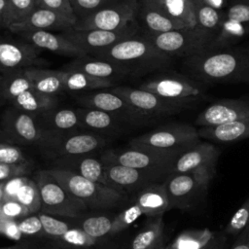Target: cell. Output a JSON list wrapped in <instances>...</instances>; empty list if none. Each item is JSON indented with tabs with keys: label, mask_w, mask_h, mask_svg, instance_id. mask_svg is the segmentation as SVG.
<instances>
[{
	"label": "cell",
	"mask_w": 249,
	"mask_h": 249,
	"mask_svg": "<svg viewBox=\"0 0 249 249\" xmlns=\"http://www.w3.org/2000/svg\"><path fill=\"white\" fill-rule=\"evenodd\" d=\"M183 152L164 151L148 147L129 146L125 149L107 150L100 156V160L103 164L116 163L152 171L168 177L171 174L174 161Z\"/></svg>",
	"instance_id": "5b68a950"
},
{
	"label": "cell",
	"mask_w": 249,
	"mask_h": 249,
	"mask_svg": "<svg viewBox=\"0 0 249 249\" xmlns=\"http://www.w3.org/2000/svg\"><path fill=\"white\" fill-rule=\"evenodd\" d=\"M110 90L124 99L146 123L179 114L184 110L181 107L160 98L157 94L140 88L114 87Z\"/></svg>",
	"instance_id": "4fadbf2b"
},
{
	"label": "cell",
	"mask_w": 249,
	"mask_h": 249,
	"mask_svg": "<svg viewBox=\"0 0 249 249\" xmlns=\"http://www.w3.org/2000/svg\"><path fill=\"white\" fill-rule=\"evenodd\" d=\"M137 16L143 23L146 33H163L186 28L184 24L173 20L143 0H140Z\"/></svg>",
	"instance_id": "f546056e"
},
{
	"label": "cell",
	"mask_w": 249,
	"mask_h": 249,
	"mask_svg": "<svg viewBox=\"0 0 249 249\" xmlns=\"http://www.w3.org/2000/svg\"><path fill=\"white\" fill-rule=\"evenodd\" d=\"M182 70L205 85L249 84V45L203 52L183 59Z\"/></svg>",
	"instance_id": "6da1fadb"
},
{
	"label": "cell",
	"mask_w": 249,
	"mask_h": 249,
	"mask_svg": "<svg viewBox=\"0 0 249 249\" xmlns=\"http://www.w3.org/2000/svg\"><path fill=\"white\" fill-rule=\"evenodd\" d=\"M139 4V0H120L84 18L77 19L72 28L107 31L126 28L135 23Z\"/></svg>",
	"instance_id": "9c48e42d"
},
{
	"label": "cell",
	"mask_w": 249,
	"mask_h": 249,
	"mask_svg": "<svg viewBox=\"0 0 249 249\" xmlns=\"http://www.w3.org/2000/svg\"><path fill=\"white\" fill-rule=\"evenodd\" d=\"M142 36L171 57L186 58L205 52L207 47L206 39L196 26L163 33L144 32Z\"/></svg>",
	"instance_id": "30bf717a"
},
{
	"label": "cell",
	"mask_w": 249,
	"mask_h": 249,
	"mask_svg": "<svg viewBox=\"0 0 249 249\" xmlns=\"http://www.w3.org/2000/svg\"><path fill=\"white\" fill-rule=\"evenodd\" d=\"M249 35V26L223 18L221 27L205 52L220 51L232 47Z\"/></svg>",
	"instance_id": "e575fe53"
},
{
	"label": "cell",
	"mask_w": 249,
	"mask_h": 249,
	"mask_svg": "<svg viewBox=\"0 0 249 249\" xmlns=\"http://www.w3.org/2000/svg\"><path fill=\"white\" fill-rule=\"evenodd\" d=\"M12 103L15 108L35 116L43 115L54 109L56 100L54 96L45 95L34 89H29L18 96Z\"/></svg>",
	"instance_id": "d590c367"
},
{
	"label": "cell",
	"mask_w": 249,
	"mask_h": 249,
	"mask_svg": "<svg viewBox=\"0 0 249 249\" xmlns=\"http://www.w3.org/2000/svg\"><path fill=\"white\" fill-rule=\"evenodd\" d=\"M146 217L163 215L168 211V199L163 183H152L129 196Z\"/></svg>",
	"instance_id": "cb8c5ba5"
},
{
	"label": "cell",
	"mask_w": 249,
	"mask_h": 249,
	"mask_svg": "<svg viewBox=\"0 0 249 249\" xmlns=\"http://www.w3.org/2000/svg\"><path fill=\"white\" fill-rule=\"evenodd\" d=\"M163 215L147 217L146 222L124 243V249H159L164 246Z\"/></svg>",
	"instance_id": "4316f807"
},
{
	"label": "cell",
	"mask_w": 249,
	"mask_h": 249,
	"mask_svg": "<svg viewBox=\"0 0 249 249\" xmlns=\"http://www.w3.org/2000/svg\"><path fill=\"white\" fill-rule=\"evenodd\" d=\"M38 49L30 44H20L0 39V69L18 70L32 67L38 60Z\"/></svg>",
	"instance_id": "603a6c76"
},
{
	"label": "cell",
	"mask_w": 249,
	"mask_h": 249,
	"mask_svg": "<svg viewBox=\"0 0 249 249\" xmlns=\"http://www.w3.org/2000/svg\"><path fill=\"white\" fill-rule=\"evenodd\" d=\"M38 7L36 0H8V14L5 27L18 22Z\"/></svg>",
	"instance_id": "7bdbcfd3"
},
{
	"label": "cell",
	"mask_w": 249,
	"mask_h": 249,
	"mask_svg": "<svg viewBox=\"0 0 249 249\" xmlns=\"http://www.w3.org/2000/svg\"><path fill=\"white\" fill-rule=\"evenodd\" d=\"M215 174L193 172L171 174L163 182L168 199V211H189L202 202Z\"/></svg>",
	"instance_id": "8992f818"
},
{
	"label": "cell",
	"mask_w": 249,
	"mask_h": 249,
	"mask_svg": "<svg viewBox=\"0 0 249 249\" xmlns=\"http://www.w3.org/2000/svg\"><path fill=\"white\" fill-rule=\"evenodd\" d=\"M91 55L124 65L134 74L167 68L173 59V57L155 48L142 35L122 40Z\"/></svg>",
	"instance_id": "7a4b0ae2"
},
{
	"label": "cell",
	"mask_w": 249,
	"mask_h": 249,
	"mask_svg": "<svg viewBox=\"0 0 249 249\" xmlns=\"http://www.w3.org/2000/svg\"><path fill=\"white\" fill-rule=\"evenodd\" d=\"M0 234H3L17 242L21 241L23 239L22 234L18 228V221L15 220L0 219Z\"/></svg>",
	"instance_id": "f5cc1de1"
},
{
	"label": "cell",
	"mask_w": 249,
	"mask_h": 249,
	"mask_svg": "<svg viewBox=\"0 0 249 249\" xmlns=\"http://www.w3.org/2000/svg\"><path fill=\"white\" fill-rule=\"evenodd\" d=\"M200 138L217 143H232L249 138V117L217 126L197 128Z\"/></svg>",
	"instance_id": "83f0119b"
},
{
	"label": "cell",
	"mask_w": 249,
	"mask_h": 249,
	"mask_svg": "<svg viewBox=\"0 0 249 249\" xmlns=\"http://www.w3.org/2000/svg\"><path fill=\"white\" fill-rule=\"evenodd\" d=\"M18 35L38 50H47L56 54L73 56L75 58L87 55L84 51L66 39L61 33L55 34L52 31L40 30L23 32Z\"/></svg>",
	"instance_id": "44dd1931"
},
{
	"label": "cell",
	"mask_w": 249,
	"mask_h": 249,
	"mask_svg": "<svg viewBox=\"0 0 249 249\" xmlns=\"http://www.w3.org/2000/svg\"><path fill=\"white\" fill-rule=\"evenodd\" d=\"M117 237L94 238L79 228H72L56 242L72 249H119L120 242L116 241Z\"/></svg>",
	"instance_id": "1f68e13d"
},
{
	"label": "cell",
	"mask_w": 249,
	"mask_h": 249,
	"mask_svg": "<svg viewBox=\"0 0 249 249\" xmlns=\"http://www.w3.org/2000/svg\"><path fill=\"white\" fill-rule=\"evenodd\" d=\"M221 235L208 229L184 231L165 245V249H209Z\"/></svg>",
	"instance_id": "d6a6232c"
},
{
	"label": "cell",
	"mask_w": 249,
	"mask_h": 249,
	"mask_svg": "<svg viewBox=\"0 0 249 249\" xmlns=\"http://www.w3.org/2000/svg\"><path fill=\"white\" fill-rule=\"evenodd\" d=\"M157 8L168 18L186 27L196 26V14L191 0H143Z\"/></svg>",
	"instance_id": "836d02e7"
},
{
	"label": "cell",
	"mask_w": 249,
	"mask_h": 249,
	"mask_svg": "<svg viewBox=\"0 0 249 249\" xmlns=\"http://www.w3.org/2000/svg\"><path fill=\"white\" fill-rule=\"evenodd\" d=\"M204 4L218 10V11H225L226 8L229 6V0H201Z\"/></svg>",
	"instance_id": "6f0895ef"
},
{
	"label": "cell",
	"mask_w": 249,
	"mask_h": 249,
	"mask_svg": "<svg viewBox=\"0 0 249 249\" xmlns=\"http://www.w3.org/2000/svg\"><path fill=\"white\" fill-rule=\"evenodd\" d=\"M2 130L12 144L35 145L40 150L49 137V131L39 124L35 116L17 108L7 110L3 115Z\"/></svg>",
	"instance_id": "7c38bea8"
},
{
	"label": "cell",
	"mask_w": 249,
	"mask_h": 249,
	"mask_svg": "<svg viewBox=\"0 0 249 249\" xmlns=\"http://www.w3.org/2000/svg\"><path fill=\"white\" fill-rule=\"evenodd\" d=\"M247 117H249V101L228 98L216 101L201 111L195 120V125L217 126Z\"/></svg>",
	"instance_id": "ac0fdd59"
},
{
	"label": "cell",
	"mask_w": 249,
	"mask_h": 249,
	"mask_svg": "<svg viewBox=\"0 0 249 249\" xmlns=\"http://www.w3.org/2000/svg\"><path fill=\"white\" fill-rule=\"evenodd\" d=\"M31 82L32 89L50 96L64 91V70H51L35 67L22 69Z\"/></svg>",
	"instance_id": "f1b7e54d"
},
{
	"label": "cell",
	"mask_w": 249,
	"mask_h": 249,
	"mask_svg": "<svg viewBox=\"0 0 249 249\" xmlns=\"http://www.w3.org/2000/svg\"><path fill=\"white\" fill-rule=\"evenodd\" d=\"M230 3H249V0H229Z\"/></svg>",
	"instance_id": "e7e4bbea"
},
{
	"label": "cell",
	"mask_w": 249,
	"mask_h": 249,
	"mask_svg": "<svg viewBox=\"0 0 249 249\" xmlns=\"http://www.w3.org/2000/svg\"><path fill=\"white\" fill-rule=\"evenodd\" d=\"M191 1L193 3L196 14V27L206 39L208 47L221 27L224 18V11H218L204 4L201 0Z\"/></svg>",
	"instance_id": "4dcf8cb0"
},
{
	"label": "cell",
	"mask_w": 249,
	"mask_h": 249,
	"mask_svg": "<svg viewBox=\"0 0 249 249\" xmlns=\"http://www.w3.org/2000/svg\"><path fill=\"white\" fill-rule=\"evenodd\" d=\"M140 89L151 91L184 110L194 107L207 97V86L184 73L174 71L163 72L147 80L141 84Z\"/></svg>",
	"instance_id": "277c9868"
},
{
	"label": "cell",
	"mask_w": 249,
	"mask_h": 249,
	"mask_svg": "<svg viewBox=\"0 0 249 249\" xmlns=\"http://www.w3.org/2000/svg\"><path fill=\"white\" fill-rule=\"evenodd\" d=\"M78 101L85 108L97 109L110 113L127 124H138L146 123L124 99L111 90H100L85 94L80 96Z\"/></svg>",
	"instance_id": "e0dca14e"
},
{
	"label": "cell",
	"mask_w": 249,
	"mask_h": 249,
	"mask_svg": "<svg viewBox=\"0 0 249 249\" xmlns=\"http://www.w3.org/2000/svg\"><path fill=\"white\" fill-rule=\"evenodd\" d=\"M249 226V198L237 209L229 221L225 231L229 234L237 236Z\"/></svg>",
	"instance_id": "bcb514c9"
},
{
	"label": "cell",
	"mask_w": 249,
	"mask_h": 249,
	"mask_svg": "<svg viewBox=\"0 0 249 249\" xmlns=\"http://www.w3.org/2000/svg\"><path fill=\"white\" fill-rule=\"evenodd\" d=\"M118 210H88L74 218L76 228L83 230L94 238H113L114 222Z\"/></svg>",
	"instance_id": "d4e9b609"
},
{
	"label": "cell",
	"mask_w": 249,
	"mask_h": 249,
	"mask_svg": "<svg viewBox=\"0 0 249 249\" xmlns=\"http://www.w3.org/2000/svg\"><path fill=\"white\" fill-rule=\"evenodd\" d=\"M63 70L80 71L95 78L107 79L114 82L116 79L131 74V71L124 65L93 56H89V54L76 57L74 60L68 63Z\"/></svg>",
	"instance_id": "7402d4cb"
},
{
	"label": "cell",
	"mask_w": 249,
	"mask_h": 249,
	"mask_svg": "<svg viewBox=\"0 0 249 249\" xmlns=\"http://www.w3.org/2000/svg\"><path fill=\"white\" fill-rule=\"evenodd\" d=\"M5 200V196H4V189H3V182L0 183V205L2 202Z\"/></svg>",
	"instance_id": "be15d7a7"
},
{
	"label": "cell",
	"mask_w": 249,
	"mask_h": 249,
	"mask_svg": "<svg viewBox=\"0 0 249 249\" xmlns=\"http://www.w3.org/2000/svg\"><path fill=\"white\" fill-rule=\"evenodd\" d=\"M8 14V0H0V25L5 27Z\"/></svg>",
	"instance_id": "91938a15"
},
{
	"label": "cell",
	"mask_w": 249,
	"mask_h": 249,
	"mask_svg": "<svg viewBox=\"0 0 249 249\" xmlns=\"http://www.w3.org/2000/svg\"><path fill=\"white\" fill-rule=\"evenodd\" d=\"M31 249H72V248L64 246V245H62V244H60V243H58L56 241L48 239V241L45 242L44 244L39 245V246H37L35 244Z\"/></svg>",
	"instance_id": "680465c9"
},
{
	"label": "cell",
	"mask_w": 249,
	"mask_h": 249,
	"mask_svg": "<svg viewBox=\"0 0 249 249\" xmlns=\"http://www.w3.org/2000/svg\"><path fill=\"white\" fill-rule=\"evenodd\" d=\"M120 0H69L77 19L84 18Z\"/></svg>",
	"instance_id": "f6af8a7d"
},
{
	"label": "cell",
	"mask_w": 249,
	"mask_h": 249,
	"mask_svg": "<svg viewBox=\"0 0 249 249\" xmlns=\"http://www.w3.org/2000/svg\"><path fill=\"white\" fill-rule=\"evenodd\" d=\"M36 243L30 239H22L13 245L0 247V249H31Z\"/></svg>",
	"instance_id": "9f6ffc18"
},
{
	"label": "cell",
	"mask_w": 249,
	"mask_h": 249,
	"mask_svg": "<svg viewBox=\"0 0 249 249\" xmlns=\"http://www.w3.org/2000/svg\"><path fill=\"white\" fill-rule=\"evenodd\" d=\"M33 179L40 193V212L54 216L77 218L89 210L84 203L75 198L47 169L36 171Z\"/></svg>",
	"instance_id": "52a82bcc"
},
{
	"label": "cell",
	"mask_w": 249,
	"mask_h": 249,
	"mask_svg": "<svg viewBox=\"0 0 249 249\" xmlns=\"http://www.w3.org/2000/svg\"><path fill=\"white\" fill-rule=\"evenodd\" d=\"M64 91H83L98 89H107L114 85V81L99 79L89 76L84 72L75 70H64Z\"/></svg>",
	"instance_id": "8d00e7d4"
},
{
	"label": "cell",
	"mask_w": 249,
	"mask_h": 249,
	"mask_svg": "<svg viewBox=\"0 0 249 249\" xmlns=\"http://www.w3.org/2000/svg\"><path fill=\"white\" fill-rule=\"evenodd\" d=\"M137 26L134 24L120 30H76L69 28L61 32V34L84 51L87 54H93L103 51L116 43L135 36Z\"/></svg>",
	"instance_id": "9a60e30c"
},
{
	"label": "cell",
	"mask_w": 249,
	"mask_h": 249,
	"mask_svg": "<svg viewBox=\"0 0 249 249\" xmlns=\"http://www.w3.org/2000/svg\"><path fill=\"white\" fill-rule=\"evenodd\" d=\"M159 249H165V245L162 246V247H160V248H159Z\"/></svg>",
	"instance_id": "003e7915"
},
{
	"label": "cell",
	"mask_w": 249,
	"mask_h": 249,
	"mask_svg": "<svg viewBox=\"0 0 249 249\" xmlns=\"http://www.w3.org/2000/svg\"><path fill=\"white\" fill-rule=\"evenodd\" d=\"M33 169L31 162L3 163L0 162V183L18 176H28Z\"/></svg>",
	"instance_id": "c3c4849f"
},
{
	"label": "cell",
	"mask_w": 249,
	"mask_h": 249,
	"mask_svg": "<svg viewBox=\"0 0 249 249\" xmlns=\"http://www.w3.org/2000/svg\"><path fill=\"white\" fill-rule=\"evenodd\" d=\"M47 170L89 210H120L128 203V196L107 185L90 181L63 168L49 167Z\"/></svg>",
	"instance_id": "3957f363"
},
{
	"label": "cell",
	"mask_w": 249,
	"mask_h": 249,
	"mask_svg": "<svg viewBox=\"0 0 249 249\" xmlns=\"http://www.w3.org/2000/svg\"><path fill=\"white\" fill-rule=\"evenodd\" d=\"M0 143H11L9 137L5 134V132L3 130H0Z\"/></svg>",
	"instance_id": "6125c7cd"
},
{
	"label": "cell",
	"mask_w": 249,
	"mask_h": 249,
	"mask_svg": "<svg viewBox=\"0 0 249 249\" xmlns=\"http://www.w3.org/2000/svg\"><path fill=\"white\" fill-rule=\"evenodd\" d=\"M51 167L67 169L90 181L108 186L103 162L100 158L93 157L91 154L56 158L53 160Z\"/></svg>",
	"instance_id": "ffe728a7"
},
{
	"label": "cell",
	"mask_w": 249,
	"mask_h": 249,
	"mask_svg": "<svg viewBox=\"0 0 249 249\" xmlns=\"http://www.w3.org/2000/svg\"><path fill=\"white\" fill-rule=\"evenodd\" d=\"M224 18L249 26V3H230L224 11Z\"/></svg>",
	"instance_id": "f907efd6"
},
{
	"label": "cell",
	"mask_w": 249,
	"mask_h": 249,
	"mask_svg": "<svg viewBox=\"0 0 249 249\" xmlns=\"http://www.w3.org/2000/svg\"><path fill=\"white\" fill-rule=\"evenodd\" d=\"M44 121L47 124L43 128L48 131L58 133H69L79 126V119L76 110L64 108L58 110H50L43 114Z\"/></svg>",
	"instance_id": "74e56055"
},
{
	"label": "cell",
	"mask_w": 249,
	"mask_h": 249,
	"mask_svg": "<svg viewBox=\"0 0 249 249\" xmlns=\"http://www.w3.org/2000/svg\"><path fill=\"white\" fill-rule=\"evenodd\" d=\"M28 215V209L15 198L6 199L0 205V219L18 221Z\"/></svg>",
	"instance_id": "7dc6e473"
},
{
	"label": "cell",
	"mask_w": 249,
	"mask_h": 249,
	"mask_svg": "<svg viewBox=\"0 0 249 249\" xmlns=\"http://www.w3.org/2000/svg\"><path fill=\"white\" fill-rule=\"evenodd\" d=\"M141 210L138 206L128 200V203L117 211L113 233L115 236L121 235L125 230H127L140 216Z\"/></svg>",
	"instance_id": "b9f144b4"
},
{
	"label": "cell",
	"mask_w": 249,
	"mask_h": 249,
	"mask_svg": "<svg viewBox=\"0 0 249 249\" xmlns=\"http://www.w3.org/2000/svg\"><path fill=\"white\" fill-rule=\"evenodd\" d=\"M22 237L26 239H47L43 224L36 214H30L18 221Z\"/></svg>",
	"instance_id": "ee69618b"
},
{
	"label": "cell",
	"mask_w": 249,
	"mask_h": 249,
	"mask_svg": "<svg viewBox=\"0 0 249 249\" xmlns=\"http://www.w3.org/2000/svg\"><path fill=\"white\" fill-rule=\"evenodd\" d=\"M74 23L60 14L52 10L37 7L22 20L13 23L9 29L14 33H23L29 31H51V30H66L72 28Z\"/></svg>",
	"instance_id": "d6986e66"
},
{
	"label": "cell",
	"mask_w": 249,
	"mask_h": 249,
	"mask_svg": "<svg viewBox=\"0 0 249 249\" xmlns=\"http://www.w3.org/2000/svg\"><path fill=\"white\" fill-rule=\"evenodd\" d=\"M28 176H18L3 182L5 200L15 198L21 186L25 183Z\"/></svg>",
	"instance_id": "db71d44e"
},
{
	"label": "cell",
	"mask_w": 249,
	"mask_h": 249,
	"mask_svg": "<svg viewBox=\"0 0 249 249\" xmlns=\"http://www.w3.org/2000/svg\"><path fill=\"white\" fill-rule=\"evenodd\" d=\"M199 141L200 137L197 128L194 125L184 123H172L131 139L129 146L185 152Z\"/></svg>",
	"instance_id": "ba28073f"
},
{
	"label": "cell",
	"mask_w": 249,
	"mask_h": 249,
	"mask_svg": "<svg viewBox=\"0 0 249 249\" xmlns=\"http://www.w3.org/2000/svg\"><path fill=\"white\" fill-rule=\"evenodd\" d=\"M104 171L108 186L128 197L145 186L152 183H163L167 178L152 171L116 163L104 164Z\"/></svg>",
	"instance_id": "5bb4252c"
},
{
	"label": "cell",
	"mask_w": 249,
	"mask_h": 249,
	"mask_svg": "<svg viewBox=\"0 0 249 249\" xmlns=\"http://www.w3.org/2000/svg\"><path fill=\"white\" fill-rule=\"evenodd\" d=\"M220 150L210 142L199 141L180 154L173 163L171 174L208 172L216 174ZM170 174V175H171Z\"/></svg>",
	"instance_id": "2e32d148"
},
{
	"label": "cell",
	"mask_w": 249,
	"mask_h": 249,
	"mask_svg": "<svg viewBox=\"0 0 249 249\" xmlns=\"http://www.w3.org/2000/svg\"><path fill=\"white\" fill-rule=\"evenodd\" d=\"M0 162L26 163L30 161L19 147L10 143H0Z\"/></svg>",
	"instance_id": "816d5d0a"
},
{
	"label": "cell",
	"mask_w": 249,
	"mask_h": 249,
	"mask_svg": "<svg viewBox=\"0 0 249 249\" xmlns=\"http://www.w3.org/2000/svg\"><path fill=\"white\" fill-rule=\"evenodd\" d=\"M4 75L2 74V73H0V88H1V85H2V82H3V80H4Z\"/></svg>",
	"instance_id": "03108f58"
},
{
	"label": "cell",
	"mask_w": 249,
	"mask_h": 249,
	"mask_svg": "<svg viewBox=\"0 0 249 249\" xmlns=\"http://www.w3.org/2000/svg\"><path fill=\"white\" fill-rule=\"evenodd\" d=\"M225 241H226L225 236L221 235L219 240L214 245H212L209 249H224L225 248Z\"/></svg>",
	"instance_id": "94428289"
},
{
	"label": "cell",
	"mask_w": 249,
	"mask_h": 249,
	"mask_svg": "<svg viewBox=\"0 0 249 249\" xmlns=\"http://www.w3.org/2000/svg\"><path fill=\"white\" fill-rule=\"evenodd\" d=\"M15 199L28 209L30 214H36L41 210V197L38 186L33 178L28 177L18 192Z\"/></svg>",
	"instance_id": "60d3db41"
},
{
	"label": "cell",
	"mask_w": 249,
	"mask_h": 249,
	"mask_svg": "<svg viewBox=\"0 0 249 249\" xmlns=\"http://www.w3.org/2000/svg\"><path fill=\"white\" fill-rule=\"evenodd\" d=\"M32 89V85L28 77L22 70L4 77L0 88V99L13 102L23 92Z\"/></svg>",
	"instance_id": "f35d334b"
},
{
	"label": "cell",
	"mask_w": 249,
	"mask_h": 249,
	"mask_svg": "<svg viewBox=\"0 0 249 249\" xmlns=\"http://www.w3.org/2000/svg\"><path fill=\"white\" fill-rule=\"evenodd\" d=\"M231 249H249V226L237 235Z\"/></svg>",
	"instance_id": "11a10c76"
},
{
	"label": "cell",
	"mask_w": 249,
	"mask_h": 249,
	"mask_svg": "<svg viewBox=\"0 0 249 249\" xmlns=\"http://www.w3.org/2000/svg\"><path fill=\"white\" fill-rule=\"evenodd\" d=\"M79 126L102 136L113 135L120 132L123 128L122 120L116 116L91 108H79L76 110Z\"/></svg>",
	"instance_id": "484cf974"
},
{
	"label": "cell",
	"mask_w": 249,
	"mask_h": 249,
	"mask_svg": "<svg viewBox=\"0 0 249 249\" xmlns=\"http://www.w3.org/2000/svg\"><path fill=\"white\" fill-rule=\"evenodd\" d=\"M49 132V138L41 151L53 160L67 156L92 154L108 144V139L105 136L93 132Z\"/></svg>",
	"instance_id": "8fae6325"
},
{
	"label": "cell",
	"mask_w": 249,
	"mask_h": 249,
	"mask_svg": "<svg viewBox=\"0 0 249 249\" xmlns=\"http://www.w3.org/2000/svg\"><path fill=\"white\" fill-rule=\"evenodd\" d=\"M38 216L43 224L47 239L58 240L68 230L76 228L74 218L54 216L43 212H38Z\"/></svg>",
	"instance_id": "ab89813d"
},
{
	"label": "cell",
	"mask_w": 249,
	"mask_h": 249,
	"mask_svg": "<svg viewBox=\"0 0 249 249\" xmlns=\"http://www.w3.org/2000/svg\"><path fill=\"white\" fill-rule=\"evenodd\" d=\"M38 7L46 8L56 12L63 16L64 18H68L74 24L77 21V18L72 10L69 0H36Z\"/></svg>",
	"instance_id": "681fc988"
}]
</instances>
